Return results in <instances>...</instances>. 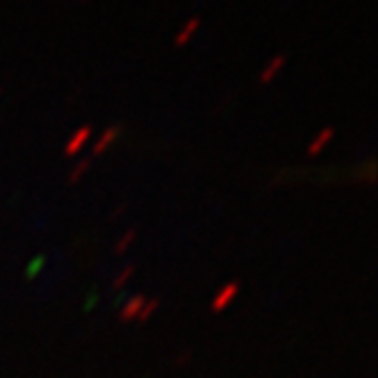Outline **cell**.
<instances>
[{
  "label": "cell",
  "instance_id": "6da1fadb",
  "mask_svg": "<svg viewBox=\"0 0 378 378\" xmlns=\"http://www.w3.org/2000/svg\"><path fill=\"white\" fill-rule=\"evenodd\" d=\"M239 294V283H228L226 287H221V292L215 296V301H212V312H221L226 310L228 305L233 303V298Z\"/></svg>",
  "mask_w": 378,
  "mask_h": 378
},
{
  "label": "cell",
  "instance_id": "7a4b0ae2",
  "mask_svg": "<svg viewBox=\"0 0 378 378\" xmlns=\"http://www.w3.org/2000/svg\"><path fill=\"white\" fill-rule=\"evenodd\" d=\"M89 137H91V128H89V126H87V128H80V130H78V132L73 134V137H71V139L67 141V146H64V155H67V158H71V155H75L84 144H87Z\"/></svg>",
  "mask_w": 378,
  "mask_h": 378
},
{
  "label": "cell",
  "instance_id": "3957f363",
  "mask_svg": "<svg viewBox=\"0 0 378 378\" xmlns=\"http://www.w3.org/2000/svg\"><path fill=\"white\" fill-rule=\"evenodd\" d=\"M144 303H146V296H141V294L130 296V301H128L123 305V310H121V322H132V319H137L141 308H144Z\"/></svg>",
  "mask_w": 378,
  "mask_h": 378
},
{
  "label": "cell",
  "instance_id": "277c9868",
  "mask_svg": "<svg viewBox=\"0 0 378 378\" xmlns=\"http://www.w3.org/2000/svg\"><path fill=\"white\" fill-rule=\"evenodd\" d=\"M117 137H119V128H110V130L105 132L103 137L96 141V146H94V155H101V153H105V148H108V146H110L112 141L117 139Z\"/></svg>",
  "mask_w": 378,
  "mask_h": 378
},
{
  "label": "cell",
  "instance_id": "5b68a950",
  "mask_svg": "<svg viewBox=\"0 0 378 378\" xmlns=\"http://www.w3.org/2000/svg\"><path fill=\"white\" fill-rule=\"evenodd\" d=\"M134 237H137V231H134V228H128V231L123 233V237H121V239L117 241V246H114V253H117V255L126 253L128 248H130L132 241H134Z\"/></svg>",
  "mask_w": 378,
  "mask_h": 378
},
{
  "label": "cell",
  "instance_id": "8992f818",
  "mask_svg": "<svg viewBox=\"0 0 378 378\" xmlns=\"http://www.w3.org/2000/svg\"><path fill=\"white\" fill-rule=\"evenodd\" d=\"M158 308H160V298H146V303H144V308H141V312H139L137 322L146 324L148 319L155 315V310H158Z\"/></svg>",
  "mask_w": 378,
  "mask_h": 378
},
{
  "label": "cell",
  "instance_id": "52a82bcc",
  "mask_svg": "<svg viewBox=\"0 0 378 378\" xmlns=\"http://www.w3.org/2000/svg\"><path fill=\"white\" fill-rule=\"evenodd\" d=\"M333 139V130H331V128H326V130L322 132V134H319V137L315 139V141H312V144H310V148H308V153L310 155H317L319 151H322V148L328 144V141H331Z\"/></svg>",
  "mask_w": 378,
  "mask_h": 378
},
{
  "label": "cell",
  "instance_id": "ba28073f",
  "mask_svg": "<svg viewBox=\"0 0 378 378\" xmlns=\"http://www.w3.org/2000/svg\"><path fill=\"white\" fill-rule=\"evenodd\" d=\"M89 160H82L80 164H78V167L73 169V171H71V174H69V182L71 185H75L78 180H80V178L84 176V174H87V169H89Z\"/></svg>",
  "mask_w": 378,
  "mask_h": 378
},
{
  "label": "cell",
  "instance_id": "9c48e42d",
  "mask_svg": "<svg viewBox=\"0 0 378 378\" xmlns=\"http://www.w3.org/2000/svg\"><path fill=\"white\" fill-rule=\"evenodd\" d=\"M134 274V265H128L123 271H121V274L117 276V278H114V283H112V287L114 290H121V287H123V285L128 283V278H130Z\"/></svg>",
  "mask_w": 378,
  "mask_h": 378
},
{
  "label": "cell",
  "instance_id": "30bf717a",
  "mask_svg": "<svg viewBox=\"0 0 378 378\" xmlns=\"http://www.w3.org/2000/svg\"><path fill=\"white\" fill-rule=\"evenodd\" d=\"M189 360H191V353H189V351H185L182 355H178V358L174 360V365H176V367H185Z\"/></svg>",
  "mask_w": 378,
  "mask_h": 378
}]
</instances>
